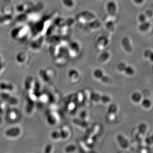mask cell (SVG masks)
Returning <instances> with one entry per match:
<instances>
[{
  "mask_svg": "<svg viewBox=\"0 0 153 153\" xmlns=\"http://www.w3.org/2000/svg\"><path fill=\"white\" fill-rule=\"evenodd\" d=\"M106 8L108 13L111 16H114L117 13V4L114 1H110L106 5Z\"/></svg>",
  "mask_w": 153,
  "mask_h": 153,
  "instance_id": "obj_1",
  "label": "cell"
},
{
  "mask_svg": "<svg viewBox=\"0 0 153 153\" xmlns=\"http://www.w3.org/2000/svg\"><path fill=\"white\" fill-rule=\"evenodd\" d=\"M117 141L122 148L126 149L129 146V141L123 135H118L117 137Z\"/></svg>",
  "mask_w": 153,
  "mask_h": 153,
  "instance_id": "obj_2",
  "label": "cell"
},
{
  "mask_svg": "<svg viewBox=\"0 0 153 153\" xmlns=\"http://www.w3.org/2000/svg\"><path fill=\"white\" fill-rule=\"evenodd\" d=\"M68 77L71 81L76 82L78 81L80 77V74L77 70L72 69L70 70L68 72Z\"/></svg>",
  "mask_w": 153,
  "mask_h": 153,
  "instance_id": "obj_3",
  "label": "cell"
},
{
  "mask_svg": "<svg viewBox=\"0 0 153 153\" xmlns=\"http://www.w3.org/2000/svg\"><path fill=\"white\" fill-rule=\"evenodd\" d=\"M93 76L95 79L100 80L105 74L103 71L100 68H97L94 70L92 73Z\"/></svg>",
  "mask_w": 153,
  "mask_h": 153,
  "instance_id": "obj_4",
  "label": "cell"
},
{
  "mask_svg": "<svg viewBox=\"0 0 153 153\" xmlns=\"http://www.w3.org/2000/svg\"><path fill=\"white\" fill-rule=\"evenodd\" d=\"M142 96L139 92H134L131 95V100L135 103H140L142 100Z\"/></svg>",
  "mask_w": 153,
  "mask_h": 153,
  "instance_id": "obj_5",
  "label": "cell"
},
{
  "mask_svg": "<svg viewBox=\"0 0 153 153\" xmlns=\"http://www.w3.org/2000/svg\"><path fill=\"white\" fill-rule=\"evenodd\" d=\"M61 139H67L70 135L69 129L67 127H64L60 131Z\"/></svg>",
  "mask_w": 153,
  "mask_h": 153,
  "instance_id": "obj_6",
  "label": "cell"
},
{
  "mask_svg": "<svg viewBox=\"0 0 153 153\" xmlns=\"http://www.w3.org/2000/svg\"><path fill=\"white\" fill-rule=\"evenodd\" d=\"M101 95L97 92H92L90 94V100L95 103H98L101 101Z\"/></svg>",
  "mask_w": 153,
  "mask_h": 153,
  "instance_id": "obj_7",
  "label": "cell"
},
{
  "mask_svg": "<svg viewBox=\"0 0 153 153\" xmlns=\"http://www.w3.org/2000/svg\"><path fill=\"white\" fill-rule=\"evenodd\" d=\"M109 54L108 52H105L102 53L99 56V58H98V62L101 63H105L109 59Z\"/></svg>",
  "mask_w": 153,
  "mask_h": 153,
  "instance_id": "obj_8",
  "label": "cell"
},
{
  "mask_svg": "<svg viewBox=\"0 0 153 153\" xmlns=\"http://www.w3.org/2000/svg\"><path fill=\"white\" fill-rule=\"evenodd\" d=\"M122 44L123 46V48L125 49V50L127 52H129L131 50V47L129 41L127 37H124L122 40Z\"/></svg>",
  "mask_w": 153,
  "mask_h": 153,
  "instance_id": "obj_9",
  "label": "cell"
},
{
  "mask_svg": "<svg viewBox=\"0 0 153 153\" xmlns=\"http://www.w3.org/2000/svg\"><path fill=\"white\" fill-rule=\"evenodd\" d=\"M118 111V107L115 104H112L109 106L108 109V112L109 115H116Z\"/></svg>",
  "mask_w": 153,
  "mask_h": 153,
  "instance_id": "obj_10",
  "label": "cell"
},
{
  "mask_svg": "<svg viewBox=\"0 0 153 153\" xmlns=\"http://www.w3.org/2000/svg\"><path fill=\"white\" fill-rule=\"evenodd\" d=\"M112 101V98L109 95H101V101L100 102L104 104H108L109 103Z\"/></svg>",
  "mask_w": 153,
  "mask_h": 153,
  "instance_id": "obj_11",
  "label": "cell"
},
{
  "mask_svg": "<svg viewBox=\"0 0 153 153\" xmlns=\"http://www.w3.org/2000/svg\"><path fill=\"white\" fill-rule=\"evenodd\" d=\"M135 71L133 67L131 66H127L123 73L126 74V75L131 76L135 74Z\"/></svg>",
  "mask_w": 153,
  "mask_h": 153,
  "instance_id": "obj_12",
  "label": "cell"
},
{
  "mask_svg": "<svg viewBox=\"0 0 153 153\" xmlns=\"http://www.w3.org/2000/svg\"><path fill=\"white\" fill-rule=\"evenodd\" d=\"M141 102L142 106L145 109H149L152 106V102L149 99H146V98L142 99Z\"/></svg>",
  "mask_w": 153,
  "mask_h": 153,
  "instance_id": "obj_13",
  "label": "cell"
},
{
  "mask_svg": "<svg viewBox=\"0 0 153 153\" xmlns=\"http://www.w3.org/2000/svg\"><path fill=\"white\" fill-rule=\"evenodd\" d=\"M127 64L123 62H121L119 63L116 67L117 70L120 73H123L126 67H127Z\"/></svg>",
  "mask_w": 153,
  "mask_h": 153,
  "instance_id": "obj_14",
  "label": "cell"
},
{
  "mask_svg": "<svg viewBox=\"0 0 153 153\" xmlns=\"http://www.w3.org/2000/svg\"><path fill=\"white\" fill-rule=\"evenodd\" d=\"M147 129V127L146 124L145 123L140 124L138 127L139 134V135H143L145 132L146 131Z\"/></svg>",
  "mask_w": 153,
  "mask_h": 153,
  "instance_id": "obj_15",
  "label": "cell"
},
{
  "mask_svg": "<svg viewBox=\"0 0 153 153\" xmlns=\"http://www.w3.org/2000/svg\"><path fill=\"white\" fill-rule=\"evenodd\" d=\"M63 5L67 8H71L75 5L74 0H62Z\"/></svg>",
  "mask_w": 153,
  "mask_h": 153,
  "instance_id": "obj_16",
  "label": "cell"
},
{
  "mask_svg": "<svg viewBox=\"0 0 153 153\" xmlns=\"http://www.w3.org/2000/svg\"><path fill=\"white\" fill-rule=\"evenodd\" d=\"M65 150L66 152H74L76 150V147L73 144L69 145L65 148Z\"/></svg>",
  "mask_w": 153,
  "mask_h": 153,
  "instance_id": "obj_17",
  "label": "cell"
},
{
  "mask_svg": "<svg viewBox=\"0 0 153 153\" xmlns=\"http://www.w3.org/2000/svg\"><path fill=\"white\" fill-rule=\"evenodd\" d=\"M100 80L103 84H109L112 82L111 78L105 75L102 77V78Z\"/></svg>",
  "mask_w": 153,
  "mask_h": 153,
  "instance_id": "obj_18",
  "label": "cell"
},
{
  "mask_svg": "<svg viewBox=\"0 0 153 153\" xmlns=\"http://www.w3.org/2000/svg\"><path fill=\"white\" fill-rule=\"evenodd\" d=\"M52 138L55 140H58L61 139V135L60 131H55L53 132H52Z\"/></svg>",
  "mask_w": 153,
  "mask_h": 153,
  "instance_id": "obj_19",
  "label": "cell"
},
{
  "mask_svg": "<svg viewBox=\"0 0 153 153\" xmlns=\"http://www.w3.org/2000/svg\"><path fill=\"white\" fill-rule=\"evenodd\" d=\"M70 49L71 50L73 51V52H79L80 49L79 45L76 42L72 43L70 44Z\"/></svg>",
  "mask_w": 153,
  "mask_h": 153,
  "instance_id": "obj_20",
  "label": "cell"
},
{
  "mask_svg": "<svg viewBox=\"0 0 153 153\" xmlns=\"http://www.w3.org/2000/svg\"><path fill=\"white\" fill-rule=\"evenodd\" d=\"M145 143L147 145H152L153 144V134L152 135L146 138L145 140Z\"/></svg>",
  "mask_w": 153,
  "mask_h": 153,
  "instance_id": "obj_21",
  "label": "cell"
},
{
  "mask_svg": "<svg viewBox=\"0 0 153 153\" xmlns=\"http://www.w3.org/2000/svg\"><path fill=\"white\" fill-rule=\"evenodd\" d=\"M133 1L135 2L136 3H140L141 2V0H133Z\"/></svg>",
  "mask_w": 153,
  "mask_h": 153,
  "instance_id": "obj_22",
  "label": "cell"
}]
</instances>
